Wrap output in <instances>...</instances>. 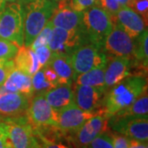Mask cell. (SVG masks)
I'll use <instances>...</instances> for the list:
<instances>
[{
	"mask_svg": "<svg viewBox=\"0 0 148 148\" xmlns=\"http://www.w3.org/2000/svg\"><path fill=\"white\" fill-rule=\"evenodd\" d=\"M49 21L53 27L65 30L81 29L82 23V12L73 9L69 0L58 1L57 7Z\"/></svg>",
	"mask_w": 148,
	"mask_h": 148,
	"instance_id": "cell-13",
	"label": "cell"
},
{
	"mask_svg": "<svg viewBox=\"0 0 148 148\" xmlns=\"http://www.w3.org/2000/svg\"><path fill=\"white\" fill-rule=\"evenodd\" d=\"M82 43H86L81 29L65 30L53 27L48 47L51 53H64L70 54L77 46Z\"/></svg>",
	"mask_w": 148,
	"mask_h": 148,
	"instance_id": "cell-12",
	"label": "cell"
},
{
	"mask_svg": "<svg viewBox=\"0 0 148 148\" xmlns=\"http://www.w3.org/2000/svg\"><path fill=\"white\" fill-rule=\"evenodd\" d=\"M100 114H103L102 110L95 112L82 110L73 102L56 112L58 127L64 133L70 136L76 132L86 120Z\"/></svg>",
	"mask_w": 148,
	"mask_h": 148,
	"instance_id": "cell-9",
	"label": "cell"
},
{
	"mask_svg": "<svg viewBox=\"0 0 148 148\" xmlns=\"http://www.w3.org/2000/svg\"><path fill=\"white\" fill-rule=\"evenodd\" d=\"M34 51L36 54L39 63H40V65L41 68L43 66H45V64H48L49 59L50 55H51V51L49 50L48 45L40 46V47L36 48V49H34Z\"/></svg>",
	"mask_w": 148,
	"mask_h": 148,
	"instance_id": "cell-32",
	"label": "cell"
},
{
	"mask_svg": "<svg viewBox=\"0 0 148 148\" xmlns=\"http://www.w3.org/2000/svg\"><path fill=\"white\" fill-rule=\"evenodd\" d=\"M128 148H147V143H143L138 140L129 139Z\"/></svg>",
	"mask_w": 148,
	"mask_h": 148,
	"instance_id": "cell-37",
	"label": "cell"
},
{
	"mask_svg": "<svg viewBox=\"0 0 148 148\" xmlns=\"http://www.w3.org/2000/svg\"><path fill=\"white\" fill-rule=\"evenodd\" d=\"M3 120L5 123L9 148L37 147L33 127L27 116L7 117Z\"/></svg>",
	"mask_w": 148,
	"mask_h": 148,
	"instance_id": "cell-6",
	"label": "cell"
},
{
	"mask_svg": "<svg viewBox=\"0 0 148 148\" xmlns=\"http://www.w3.org/2000/svg\"><path fill=\"white\" fill-rule=\"evenodd\" d=\"M41 69H42L45 77H46L48 82L53 86V87H55L59 85V79H58V75L49 64H47L45 66H43Z\"/></svg>",
	"mask_w": 148,
	"mask_h": 148,
	"instance_id": "cell-35",
	"label": "cell"
},
{
	"mask_svg": "<svg viewBox=\"0 0 148 148\" xmlns=\"http://www.w3.org/2000/svg\"><path fill=\"white\" fill-rule=\"evenodd\" d=\"M115 1H117V2L120 4V6H124L127 5L129 0H115Z\"/></svg>",
	"mask_w": 148,
	"mask_h": 148,
	"instance_id": "cell-39",
	"label": "cell"
},
{
	"mask_svg": "<svg viewBox=\"0 0 148 148\" xmlns=\"http://www.w3.org/2000/svg\"><path fill=\"white\" fill-rule=\"evenodd\" d=\"M15 69L13 58L0 59V86L3 85L8 76Z\"/></svg>",
	"mask_w": 148,
	"mask_h": 148,
	"instance_id": "cell-30",
	"label": "cell"
},
{
	"mask_svg": "<svg viewBox=\"0 0 148 148\" xmlns=\"http://www.w3.org/2000/svg\"><path fill=\"white\" fill-rule=\"evenodd\" d=\"M26 113L33 127H58L56 112L48 103L44 93L36 94L32 97Z\"/></svg>",
	"mask_w": 148,
	"mask_h": 148,
	"instance_id": "cell-8",
	"label": "cell"
},
{
	"mask_svg": "<svg viewBox=\"0 0 148 148\" xmlns=\"http://www.w3.org/2000/svg\"><path fill=\"white\" fill-rule=\"evenodd\" d=\"M114 148H128V138L120 133L109 130Z\"/></svg>",
	"mask_w": 148,
	"mask_h": 148,
	"instance_id": "cell-33",
	"label": "cell"
},
{
	"mask_svg": "<svg viewBox=\"0 0 148 148\" xmlns=\"http://www.w3.org/2000/svg\"><path fill=\"white\" fill-rule=\"evenodd\" d=\"M33 96L7 91L0 95V114L6 117L22 115L27 112Z\"/></svg>",
	"mask_w": 148,
	"mask_h": 148,
	"instance_id": "cell-16",
	"label": "cell"
},
{
	"mask_svg": "<svg viewBox=\"0 0 148 148\" xmlns=\"http://www.w3.org/2000/svg\"><path fill=\"white\" fill-rule=\"evenodd\" d=\"M133 43L132 56L134 58V66L143 69H147L148 64V32L146 28L138 37L135 38Z\"/></svg>",
	"mask_w": 148,
	"mask_h": 148,
	"instance_id": "cell-22",
	"label": "cell"
},
{
	"mask_svg": "<svg viewBox=\"0 0 148 148\" xmlns=\"http://www.w3.org/2000/svg\"><path fill=\"white\" fill-rule=\"evenodd\" d=\"M109 118L100 114L89 119L81 127L70 135L75 148H86L97 136L109 130Z\"/></svg>",
	"mask_w": 148,
	"mask_h": 148,
	"instance_id": "cell-11",
	"label": "cell"
},
{
	"mask_svg": "<svg viewBox=\"0 0 148 148\" xmlns=\"http://www.w3.org/2000/svg\"><path fill=\"white\" fill-rule=\"evenodd\" d=\"M108 127L114 132L120 133L128 139L147 143V117L111 116L108 119Z\"/></svg>",
	"mask_w": 148,
	"mask_h": 148,
	"instance_id": "cell-7",
	"label": "cell"
},
{
	"mask_svg": "<svg viewBox=\"0 0 148 148\" xmlns=\"http://www.w3.org/2000/svg\"><path fill=\"white\" fill-rule=\"evenodd\" d=\"M6 3H12V2H24V0H4Z\"/></svg>",
	"mask_w": 148,
	"mask_h": 148,
	"instance_id": "cell-40",
	"label": "cell"
},
{
	"mask_svg": "<svg viewBox=\"0 0 148 148\" xmlns=\"http://www.w3.org/2000/svg\"><path fill=\"white\" fill-rule=\"evenodd\" d=\"M98 5L101 6L102 8H104L110 13V15L112 16V20L113 17L115 16L118 10L119 9V8L121 7L115 0H99Z\"/></svg>",
	"mask_w": 148,
	"mask_h": 148,
	"instance_id": "cell-31",
	"label": "cell"
},
{
	"mask_svg": "<svg viewBox=\"0 0 148 148\" xmlns=\"http://www.w3.org/2000/svg\"><path fill=\"white\" fill-rule=\"evenodd\" d=\"M32 87L34 93L40 94V93H45L46 91L53 88V86L50 84L46 77H45L42 69L38 70L36 73L32 76Z\"/></svg>",
	"mask_w": 148,
	"mask_h": 148,
	"instance_id": "cell-25",
	"label": "cell"
},
{
	"mask_svg": "<svg viewBox=\"0 0 148 148\" xmlns=\"http://www.w3.org/2000/svg\"><path fill=\"white\" fill-rule=\"evenodd\" d=\"M16 44L0 38V59H11L15 57L18 50Z\"/></svg>",
	"mask_w": 148,
	"mask_h": 148,
	"instance_id": "cell-26",
	"label": "cell"
},
{
	"mask_svg": "<svg viewBox=\"0 0 148 148\" xmlns=\"http://www.w3.org/2000/svg\"><path fill=\"white\" fill-rule=\"evenodd\" d=\"M53 27L52 24L48 21L47 24L45 25V27L43 28V30L40 32V34L37 36V37L35 39V40L32 42V44L30 45V47L32 49H36V48L42 46V45H48V42L49 40L50 35L53 30Z\"/></svg>",
	"mask_w": 148,
	"mask_h": 148,
	"instance_id": "cell-27",
	"label": "cell"
},
{
	"mask_svg": "<svg viewBox=\"0 0 148 148\" xmlns=\"http://www.w3.org/2000/svg\"><path fill=\"white\" fill-rule=\"evenodd\" d=\"M128 2H129V1H128Z\"/></svg>",
	"mask_w": 148,
	"mask_h": 148,
	"instance_id": "cell-44",
	"label": "cell"
},
{
	"mask_svg": "<svg viewBox=\"0 0 148 148\" xmlns=\"http://www.w3.org/2000/svg\"><path fill=\"white\" fill-rule=\"evenodd\" d=\"M6 4H7V3H6L4 0H0V14L3 12V8H4Z\"/></svg>",
	"mask_w": 148,
	"mask_h": 148,
	"instance_id": "cell-38",
	"label": "cell"
},
{
	"mask_svg": "<svg viewBox=\"0 0 148 148\" xmlns=\"http://www.w3.org/2000/svg\"><path fill=\"white\" fill-rule=\"evenodd\" d=\"M0 148H9L5 123L3 119H0Z\"/></svg>",
	"mask_w": 148,
	"mask_h": 148,
	"instance_id": "cell-36",
	"label": "cell"
},
{
	"mask_svg": "<svg viewBox=\"0 0 148 148\" xmlns=\"http://www.w3.org/2000/svg\"><path fill=\"white\" fill-rule=\"evenodd\" d=\"M0 38L16 44L24 45V9L21 2L6 4L0 14Z\"/></svg>",
	"mask_w": 148,
	"mask_h": 148,
	"instance_id": "cell-4",
	"label": "cell"
},
{
	"mask_svg": "<svg viewBox=\"0 0 148 148\" xmlns=\"http://www.w3.org/2000/svg\"><path fill=\"white\" fill-rule=\"evenodd\" d=\"M134 40L116 23L102 44V51L114 57H131Z\"/></svg>",
	"mask_w": 148,
	"mask_h": 148,
	"instance_id": "cell-10",
	"label": "cell"
},
{
	"mask_svg": "<svg viewBox=\"0 0 148 148\" xmlns=\"http://www.w3.org/2000/svg\"><path fill=\"white\" fill-rule=\"evenodd\" d=\"M86 148H114L109 130L97 136Z\"/></svg>",
	"mask_w": 148,
	"mask_h": 148,
	"instance_id": "cell-28",
	"label": "cell"
},
{
	"mask_svg": "<svg viewBox=\"0 0 148 148\" xmlns=\"http://www.w3.org/2000/svg\"><path fill=\"white\" fill-rule=\"evenodd\" d=\"M113 26L112 16L101 6L94 5L82 12L81 30L86 43H91L101 48Z\"/></svg>",
	"mask_w": 148,
	"mask_h": 148,
	"instance_id": "cell-3",
	"label": "cell"
},
{
	"mask_svg": "<svg viewBox=\"0 0 148 148\" xmlns=\"http://www.w3.org/2000/svg\"><path fill=\"white\" fill-rule=\"evenodd\" d=\"M48 103L55 112L74 102V90L72 85L60 84L45 93Z\"/></svg>",
	"mask_w": 148,
	"mask_h": 148,
	"instance_id": "cell-19",
	"label": "cell"
},
{
	"mask_svg": "<svg viewBox=\"0 0 148 148\" xmlns=\"http://www.w3.org/2000/svg\"><path fill=\"white\" fill-rule=\"evenodd\" d=\"M27 1H30V0H24V2H27Z\"/></svg>",
	"mask_w": 148,
	"mask_h": 148,
	"instance_id": "cell-42",
	"label": "cell"
},
{
	"mask_svg": "<svg viewBox=\"0 0 148 148\" xmlns=\"http://www.w3.org/2000/svg\"><path fill=\"white\" fill-rule=\"evenodd\" d=\"M8 92H19L24 95L33 96L32 77L15 69L3 85Z\"/></svg>",
	"mask_w": 148,
	"mask_h": 148,
	"instance_id": "cell-21",
	"label": "cell"
},
{
	"mask_svg": "<svg viewBox=\"0 0 148 148\" xmlns=\"http://www.w3.org/2000/svg\"><path fill=\"white\" fill-rule=\"evenodd\" d=\"M148 115V95L147 89L143 91L141 95L134 101L131 106L123 110L119 111L114 116H137L147 117ZM113 116V115H112Z\"/></svg>",
	"mask_w": 148,
	"mask_h": 148,
	"instance_id": "cell-24",
	"label": "cell"
},
{
	"mask_svg": "<svg viewBox=\"0 0 148 148\" xmlns=\"http://www.w3.org/2000/svg\"><path fill=\"white\" fill-rule=\"evenodd\" d=\"M73 8L78 12H83L94 5H97L96 0H69Z\"/></svg>",
	"mask_w": 148,
	"mask_h": 148,
	"instance_id": "cell-34",
	"label": "cell"
},
{
	"mask_svg": "<svg viewBox=\"0 0 148 148\" xmlns=\"http://www.w3.org/2000/svg\"><path fill=\"white\" fill-rule=\"evenodd\" d=\"M54 1H56V2H58V1H62V0H54Z\"/></svg>",
	"mask_w": 148,
	"mask_h": 148,
	"instance_id": "cell-41",
	"label": "cell"
},
{
	"mask_svg": "<svg viewBox=\"0 0 148 148\" xmlns=\"http://www.w3.org/2000/svg\"><path fill=\"white\" fill-rule=\"evenodd\" d=\"M113 22L118 24L132 39L138 37L146 29L147 25L143 17L127 5L119 8L113 17Z\"/></svg>",
	"mask_w": 148,
	"mask_h": 148,
	"instance_id": "cell-15",
	"label": "cell"
},
{
	"mask_svg": "<svg viewBox=\"0 0 148 148\" xmlns=\"http://www.w3.org/2000/svg\"><path fill=\"white\" fill-rule=\"evenodd\" d=\"M16 69L32 77L41 69L36 54L32 48L22 45L18 48L17 53L13 58Z\"/></svg>",
	"mask_w": 148,
	"mask_h": 148,
	"instance_id": "cell-20",
	"label": "cell"
},
{
	"mask_svg": "<svg viewBox=\"0 0 148 148\" xmlns=\"http://www.w3.org/2000/svg\"><path fill=\"white\" fill-rule=\"evenodd\" d=\"M147 89V78L140 75H129L106 91L102 111L107 118L131 106Z\"/></svg>",
	"mask_w": 148,
	"mask_h": 148,
	"instance_id": "cell-1",
	"label": "cell"
},
{
	"mask_svg": "<svg viewBox=\"0 0 148 148\" xmlns=\"http://www.w3.org/2000/svg\"><path fill=\"white\" fill-rule=\"evenodd\" d=\"M48 64L58 75L59 85L73 84L74 73L70 54L64 53H51Z\"/></svg>",
	"mask_w": 148,
	"mask_h": 148,
	"instance_id": "cell-18",
	"label": "cell"
},
{
	"mask_svg": "<svg viewBox=\"0 0 148 148\" xmlns=\"http://www.w3.org/2000/svg\"><path fill=\"white\" fill-rule=\"evenodd\" d=\"M132 69L131 57H114L105 69V87L106 91L121 80L130 75Z\"/></svg>",
	"mask_w": 148,
	"mask_h": 148,
	"instance_id": "cell-17",
	"label": "cell"
},
{
	"mask_svg": "<svg viewBox=\"0 0 148 148\" xmlns=\"http://www.w3.org/2000/svg\"><path fill=\"white\" fill-rule=\"evenodd\" d=\"M127 6L135 11L147 23L148 0H129Z\"/></svg>",
	"mask_w": 148,
	"mask_h": 148,
	"instance_id": "cell-29",
	"label": "cell"
},
{
	"mask_svg": "<svg viewBox=\"0 0 148 148\" xmlns=\"http://www.w3.org/2000/svg\"><path fill=\"white\" fill-rule=\"evenodd\" d=\"M105 69L106 68L91 69L86 73L77 75L73 82H75L76 85L94 86L106 91L105 87Z\"/></svg>",
	"mask_w": 148,
	"mask_h": 148,
	"instance_id": "cell-23",
	"label": "cell"
},
{
	"mask_svg": "<svg viewBox=\"0 0 148 148\" xmlns=\"http://www.w3.org/2000/svg\"><path fill=\"white\" fill-rule=\"evenodd\" d=\"M73 90L74 103L80 109L88 112H95L102 110L106 90L84 85H76Z\"/></svg>",
	"mask_w": 148,
	"mask_h": 148,
	"instance_id": "cell-14",
	"label": "cell"
},
{
	"mask_svg": "<svg viewBox=\"0 0 148 148\" xmlns=\"http://www.w3.org/2000/svg\"><path fill=\"white\" fill-rule=\"evenodd\" d=\"M96 1H97V5H98V1H99V0H96Z\"/></svg>",
	"mask_w": 148,
	"mask_h": 148,
	"instance_id": "cell-43",
	"label": "cell"
},
{
	"mask_svg": "<svg viewBox=\"0 0 148 148\" xmlns=\"http://www.w3.org/2000/svg\"><path fill=\"white\" fill-rule=\"evenodd\" d=\"M73 69L74 79L82 73L91 69L106 68L108 57L101 49L91 43H82L70 53ZM74 81V80H73Z\"/></svg>",
	"mask_w": 148,
	"mask_h": 148,
	"instance_id": "cell-5",
	"label": "cell"
},
{
	"mask_svg": "<svg viewBox=\"0 0 148 148\" xmlns=\"http://www.w3.org/2000/svg\"><path fill=\"white\" fill-rule=\"evenodd\" d=\"M57 7L54 0H30L24 9V46L29 47L45 27Z\"/></svg>",
	"mask_w": 148,
	"mask_h": 148,
	"instance_id": "cell-2",
	"label": "cell"
}]
</instances>
